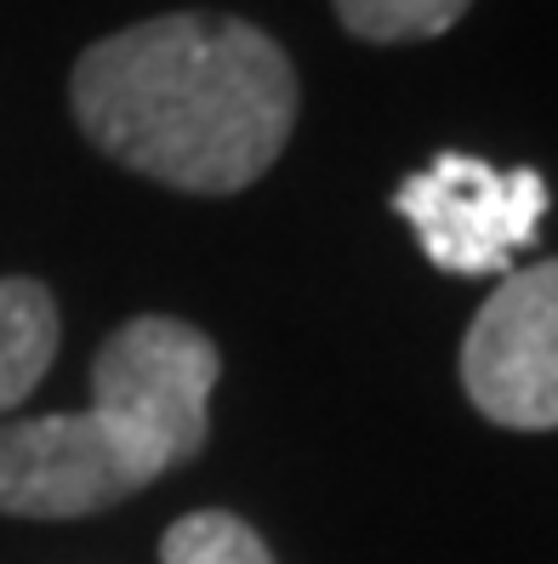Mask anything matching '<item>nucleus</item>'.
I'll return each mask as SVG.
<instances>
[{"label":"nucleus","instance_id":"f257e3e1","mask_svg":"<svg viewBox=\"0 0 558 564\" xmlns=\"http://www.w3.org/2000/svg\"><path fill=\"white\" fill-rule=\"evenodd\" d=\"M69 109L125 172L183 194H240L291 143L297 69L245 18L166 12L86 46Z\"/></svg>","mask_w":558,"mask_h":564},{"label":"nucleus","instance_id":"f03ea898","mask_svg":"<svg viewBox=\"0 0 558 564\" xmlns=\"http://www.w3.org/2000/svg\"><path fill=\"white\" fill-rule=\"evenodd\" d=\"M222 354L200 325L138 314L91 359V416L160 479L211 440V388Z\"/></svg>","mask_w":558,"mask_h":564},{"label":"nucleus","instance_id":"7ed1b4c3","mask_svg":"<svg viewBox=\"0 0 558 564\" xmlns=\"http://www.w3.org/2000/svg\"><path fill=\"white\" fill-rule=\"evenodd\" d=\"M393 212L411 223L422 257L462 280H502L507 262L536 246L552 188L530 165H490L479 154H434L393 188Z\"/></svg>","mask_w":558,"mask_h":564},{"label":"nucleus","instance_id":"20e7f679","mask_svg":"<svg viewBox=\"0 0 558 564\" xmlns=\"http://www.w3.org/2000/svg\"><path fill=\"white\" fill-rule=\"evenodd\" d=\"M462 388L513 434L558 427V257L502 274L462 337Z\"/></svg>","mask_w":558,"mask_h":564},{"label":"nucleus","instance_id":"39448f33","mask_svg":"<svg viewBox=\"0 0 558 564\" xmlns=\"http://www.w3.org/2000/svg\"><path fill=\"white\" fill-rule=\"evenodd\" d=\"M154 485L91 411H52L0 422V513L12 519H86Z\"/></svg>","mask_w":558,"mask_h":564},{"label":"nucleus","instance_id":"423d86ee","mask_svg":"<svg viewBox=\"0 0 558 564\" xmlns=\"http://www.w3.org/2000/svg\"><path fill=\"white\" fill-rule=\"evenodd\" d=\"M57 354V303L41 280H0V416L18 411L41 388Z\"/></svg>","mask_w":558,"mask_h":564},{"label":"nucleus","instance_id":"0eeeda50","mask_svg":"<svg viewBox=\"0 0 558 564\" xmlns=\"http://www.w3.org/2000/svg\"><path fill=\"white\" fill-rule=\"evenodd\" d=\"M160 564H274V547L256 536V524H245L228 508H200L183 513L166 542H160Z\"/></svg>","mask_w":558,"mask_h":564},{"label":"nucleus","instance_id":"6e6552de","mask_svg":"<svg viewBox=\"0 0 558 564\" xmlns=\"http://www.w3.org/2000/svg\"><path fill=\"white\" fill-rule=\"evenodd\" d=\"M331 7L353 41L400 46V41H434L445 29H456L473 0H331Z\"/></svg>","mask_w":558,"mask_h":564}]
</instances>
